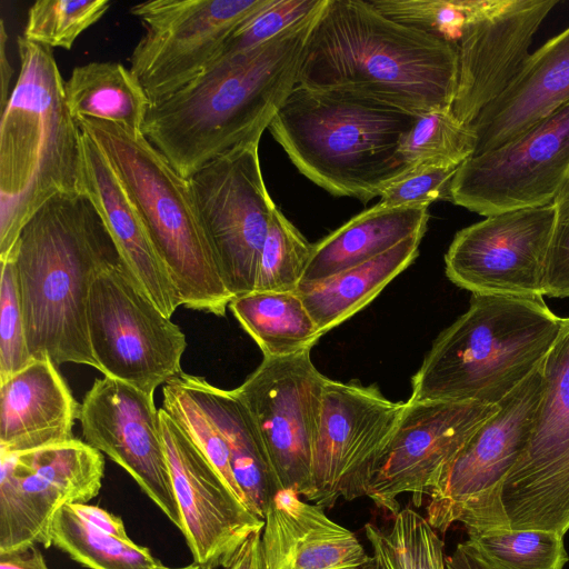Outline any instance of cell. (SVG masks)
<instances>
[{
    "label": "cell",
    "instance_id": "cell-6",
    "mask_svg": "<svg viewBox=\"0 0 569 569\" xmlns=\"http://www.w3.org/2000/svg\"><path fill=\"white\" fill-rule=\"evenodd\" d=\"M563 323L543 299L472 293L433 341L408 401L497 405L541 366Z\"/></svg>",
    "mask_w": 569,
    "mask_h": 569
},
{
    "label": "cell",
    "instance_id": "cell-14",
    "mask_svg": "<svg viewBox=\"0 0 569 569\" xmlns=\"http://www.w3.org/2000/svg\"><path fill=\"white\" fill-rule=\"evenodd\" d=\"M569 187V102L526 132L462 162L450 201L483 217L555 203Z\"/></svg>",
    "mask_w": 569,
    "mask_h": 569
},
{
    "label": "cell",
    "instance_id": "cell-32",
    "mask_svg": "<svg viewBox=\"0 0 569 569\" xmlns=\"http://www.w3.org/2000/svg\"><path fill=\"white\" fill-rule=\"evenodd\" d=\"M458 546L483 569H563V536L546 530H468Z\"/></svg>",
    "mask_w": 569,
    "mask_h": 569
},
{
    "label": "cell",
    "instance_id": "cell-15",
    "mask_svg": "<svg viewBox=\"0 0 569 569\" xmlns=\"http://www.w3.org/2000/svg\"><path fill=\"white\" fill-rule=\"evenodd\" d=\"M405 403L387 399L377 387L328 378L306 500L330 509L339 498L367 497Z\"/></svg>",
    "mask_w": 569,
    "mask_h": 569
},
{
    "label": "cell",
    "instance_id": "cell-16",
    "mask_svg": "<svg viewBox=\"0 0 569 569\" xmlns=\"http://www.w3.org/2000/svg\"><path fill=\"white\" fill-rule=\"evenodd\" d=\"M327 377L310 350L263 358L234 393L250 412L262 439L279 490L305 499L311 490V460Z\"/></svg>",
    "mask_w": 569,
    "mask_h": 569
},
{
    "label": "cell",
    "instance_id": "cell-20",
    "mask_svg": "<svg viewBox=\"0 0 569 569\" xmlns=\"http://www.w3.org/2000/svg\"><path fill=\"white\" fill-rule=\"evenodd\" d=\"M559 0H471L456 43L455 116L470 124L511 84L540 24Z\"/></svg>",
    "mask_w": 569,
    "mask_h": 569
},
{
    "label": "cell",
    "instance_id": "cell-12",
    "mask_svg": "<svg viewBox=\"0 0 569 569\" xmlns=\"http://www.w3.org/2000/svg\"><path fill=\"white\" fill-rule=\"evenodd\" d=\"M102 452L71 440L20 452L0 451V555L51 546L56 513L99 495Z\"/></svg>",
    "mask_w": 569,
    "mask_h": 569
},
{
    "label": "cell",
    "instance_id": "cell-13",
    "mask_svg": "<svg viewBox=\"0 0 569 569\" xmlns=\"http://www.w3.org/2000/svg\"><path fill=\"white\" fill-rule=\"evenodd\" d=\"M260 139L242 142L190 179L221 276L233 298L254 291L261 250L277 207L261 171Z\"/></svg>",
    "mask_w": 569,
    "mask_h": 569
},
{
    "label": "cell",
    "instance_id": "cell-40",
    "mask_svg": "<svg viewBox=\"0 0 569 569\" xmlns=\"http://www.w3.org/2000/svg\"><path fill=\"white\" fill-rule=\"evenodd\" d=\"M458 167L420 163L406 170L380 191L381 203L388 207L427 204L450 200V187Z\"/></svg>",
    "mask_w": 569,
    "mask_h": 569
},
{
    "label": "cell",
    "instance_id": "cell-29",
    "mask_svg": "<svg viewBox=\"0 0 569 569\" xmlns=\"http://www.w3.org/2000/svg\"><path fill=\"white\" fill-rule=\"evenodd\" d=\"M72 118L94 119L142 133L151 106L136 74L119 62H89L76 67L64 81Z\"/></svg>",
    "mask_w": 569,
    "mask_h": 569
},
{
    "label": "cell",
    "instance_id": "cell-43",
    "mask_svg": "<svg viewBox=\"0 0 569 569\" xmlns=\"http://www.w3.org/2000/svg\"><path fill=\"white\" fill-rule=\"evenodd\" d=\"M221 569H268L262 550L261 531L253 533L231 562Z\"/></svg>",
    "mask_w": 569,
    "mask_h": 569
},
{
    "label": "cell",
    "instance_id": "cell-23",
    "mask_svg": "<svg viewBox=\"0 0 569 569\" xmlns=\"http://www.w3.org/2000/svg\"><path fill=\"white\" fill-rule=\"evenodd\" d=\"M293 490L277 491L261 531L268 569H361L369 555L357 536Z\"/></svg>",
    "mask_w": 569,
    "mask_h": 569
},
{
    "label": "cell",
    "instance_id": "cell-30",
    "mask_svg": "<svg viewBox=\"0 0 569 569\" xmlns=\"http://www.w3.org/2000/svg\"><path fill=\"white\" fill-rule=\"evenodd\" d=\"M229 309L263 358L311 350L322 336L297 291L254 290L233 298Z\"/></svg>",
    "mask_w": 569,
    "mask_h": 569
},
{
    "label": "cell",
    "instance_id": "cell-21",
    "mask_svg": "<svg viewBox=\"0 0 569 569\" xmlns=\"http://www.w3.org/2000/svg\"><path fill=\"white\" fill-rule=\"evenodd\" d=\"M79 419L84 441L123 468L181 531L153 395L104 376L86 393Z\"/></svg>",
    "mask_w": 569,
    "mask_h": 569
},
{
    "label": "cell",
    "instance_id": "cell-17",
    "mask_svg": "<svg viewBox=\"0 0 569 569\" xmlns=\"http://www.w3.org/2000/svg\"><path fill=\"white\" fill-rule=\"evenodd\" d=\"M556 204L485 217L459 230L446 254L448 279L478 295L542 299Z\"/></svg>",
    "mask_w": 569,
    "mask_h": 569
},
{
    "label": "cell",
    "instance_id": "cell-41",
    "mask_svg": "<svg viewBox=\"0 0 569 569\" xmlns=\"http://www.w3.org/2000/svg\"><path fill=\"white\" fill-rule=\"evenodd\" d=\"M556 220L548 250L543 296L569 297V187L555 201Z\"/></svg>",
    "mask_w": 569,
    "mask_h": 569
},
{
    "label": "cell",
    "instance_id": "cell-7",
    "mask_svg": "<svg viewBox=\"0 0 569 569\" xmlns=\"http://www.w3.org/2000/svg\"><path fill=\"white\" fill-rule=\"evenodd\" d=\"M77 123L104 152L138 206L181 305L224 316L233 297L221 276L189 179L142 133L94 119Z\"/></svg>",
    "mask_w": 569,
    "mask_h": 569
},
{
    "label": "cell",
    "instance_id": "cell-37",
    "mask_svg": "<svg viewBox=\"0 0 569 569\" xmlns=\"http://www.w3.org/2000/svg\"><path fill=\"white\" fill-rule=\"evenodd\" d=\"M385 17L456 46L471 0H373Z\"/></svg>",
    "mask_w": 569,
    "mask_h": 569
},
{
    "label": "cell",
    "instance_id": "cell-47",
    "mask_svg": "<svg viewBox=\"0 0 569 569\" xmlns=\"http://www.w3.org/2000/svg\"><path fill=\"white\" fill-rule=\"evenodd\" d=\"M158 569H210L208 567H204L202 565H199L197 562H192L188 566H183V567H178V568H170V567H166L164 565L160 566Z\"/></svg>",
    "mask_w": 569,
    "mask_h": 569
},
{
    "label": "cell",
    "instance_id": "cell-4",
    "mask_svg": "<svg viewBox=\"0 0 569 569\" xmlns=\"http://www.w3.org/2000/svg\"><path fill=\"white\" fill-rule=\"evenodd\" d=\"M17 43L19 77L0 122V261L16 256L22 229L49 200L82 193V132L52 50Z\"/></svg>",
    "mask_w": 569,
    "mask_h": 569
},
{
    "label": "cell",
    "instance_id": "cell-38",
    "mask_svg": "<svg viewBox=\"0 0 569 569\" xmlns=\"http://www.w3.org/2000/svg\"><path fill=\"white\" fill-rule=\"evenodd\" d=\"M14 260L16 256L0 261V383L32 361Z\"/></svg>",
    "mask_w": 569,
    "mask_h": 569
},
{
    "label": "cell",
    "instance_id": "cell-1",
    "mask_svg": "<svg viewBox=\"0 0 569 569\" xmlns=\"http://www.w3.org/2000/svg\"><path fill=\"white\" fill-rule=\"evenodd\" d=\"M325 1L271 40L217 60L177 92L151 103L142 134L180 176L190 179L238 144L261 139L298 84L305 48Z\"/></svg>",
    "mask_w": 569,
    "mask_h": 569
},
{
    "label": "cell",
    "instance_id": "cell-39",
    "mask_svg": "<svg viewBox=\"0 0 569 569\" xmlns=\"http://www.w3.org/2000/svg\"><path fill=\"white\" fill-rule=\"evenodd\" d=\"M321 3L322 0H268L227 39L217 60L249 51L271 40Z\"/></svg>",
    "mask_w": 569,
    "mask_h": 569
},
{
    "label": "cell",
    "instance_id": "cell-24",
    "mask_svg": "<svg viewBox=\"0 0 569 569\" xmlns=\"http://www.w3.org/2000/svg\"><path fill=\"white\" fill-rule=\"evenodd\" d=\"M569 102V27L530 53L505 92L469 124L477 134L475 154L516 139Z\"/></svg>",
    "mask_w": 569,
    "mask_h": 569
},
{
    "label": "cell",
    "instance_id": "cell-10",
    "mask_svg": "<svg viewBox=\"0 0 569 569\" xmlns=\"http://www.w3.org/2000/svg\"><path fill=\"white\" fill-rule=\"evenodd\" d=\"M542 390L522 455L501 502L513 530L569 529V318L541 366Z\"/></svg>",
    "mask_w": 569,
    "mask_h": 569
},
{
    "label": "cell",
    "instance_id": "cell-3",
    "mask_svg": "<svg viewBox=\"0 0 569 569\" xmlns=\"http://www.w3.org/2000/svg\"><path fill=\"white\" fill-rule=\"evenodd\" d=\"M16 269L29 352L98 370L87 323L91 286L120 261L102 218L82 193L59 194L20 234Z\"/></svg>",
    "mask_w": 569,
    "mask_h": 569
},
{
    "label": "cell",
    "instance_id": "cell-25",
    "mask_svg": "<svg viewBox=\"0 0 569 569\" xmlns=\"http://www.w3.org/2000/svg\"><path fill=\"white\" fill-rule=\"evenodd\" d=\"M81 405L46 356L0 383V451L20 452L73 439Z\"/></svg>",
    "mask_w": 569,
    "mask_h": 569
},
{
    "label": "cell",
    "instance_id": "cell-45",
    "mask_svg": "<svg viewBox=\"0 0 569 569\" xmlns=\"http://www.w3.org/2000/svg\"><path fill=\"white\" fill-rule=\"evenodd\" d=\"M7 41L8 33L3 19L0 22V108L1 111L6 108L9 101V83L13 74V68L11 67L7 56Z\"/></svg>",
    "mask_w": 569,
    "mask_h": 569
},
{
    "label": "cell",
    "instance_id": "cell-2",
    "mask_svg": "<svg viewBox=\"0 0 569 569\" xmlns=\"http://www.w3.org/2000/svg\"><path fill=\"white\" fill-rule=\"evenodd\" d=\"M457 82L456 46L363 0L325 1L298 77L308 88L355 92L417 116L452 108Z\"/></svg>",
    "mask_w": 569,
    "mask_h": 569
},
{
    "label": "cell",
    "instance_id": "cell-34",
    "mask_svg": "<svg viewBox=\"0 0 569 569\" xmlns=\"http://www.w3.org/2000/svg\"><path fill=\"white\" fill-rule=\"evenodd\" d=\"M477 141L473 129L460 121L452 108L435 109L420 114L405 134L398 161L403 172L420 163L459 167L475 154Z\"/></svg>",
    "mask_w": 569,
    "mask_h": 569
},
{
    "label": "cell",
    "instance_id": "cell-8",
    "mask_svg": "<svg viewBox=\"0 0 569 569\" xmlns=\"http://www.w3.org/2000/svg\"><path fill=\"white\" fill-rule=\"evenodd\" d=\"M540 367L498 402L445 467L428 493L426 518L445 533L455 522L468 530L510 529L501 490L528 442L541 397Z\"/></svg>",
    "mask_w": 569,
    "mask_h": 569
},
{
    "label": "cell",
    "instance_id": "cell-27",
    "mask_svg": "<svg viewBox=\"0 0 569 569\" xmlns=\"http://www.w3.org/2000/svg\"><path fill=\"white\" fill-rule=\"evenodd\" d=\"M183 378L224 440L233 476L248 508L263 519L278 487L250 412L233 390L218 388L199 376L183 372Z\"/></svg>",
    "mask_w": 569,
    "mask_h": 569
},
{
    "label": "cell",
    "instance_id": "cell-9",
    "mask_svg": "<svg viewBox=\"0 0 569 569\" xmlns=\"http://www.w3.org/2000/svg\"><path fill=\"white\" fill-rule=\"evenodd\" d=\"M87 323L98 370L153 395L181 371L187 339L140 290L121 261L94 279Z\"/></svg>",
    "mask_w": 569,
    "mask_h": 569
},
{
    "label": "cell",
    "instance_id": "cell-26",
    "mask_svg": "<svg viewBox=\"0 0 569 569\" xmlns=\"http://www.w3.org/2000/svg\"><path fill=\"white\" fill-rule=\"evenodd\" d=\"M428 207H388L378 202L358 213L313 244L299 287L320 283L376 258L412 236L425 233Z\"/></svg>",
    "mask_w": 569,
    "mask_h": 569
},
{
    "label": "cell",
    "instance_id": "cell-35",
    "mask_svg": "<svg viewBox=\"0 0 569 569\" xmlns=\"http://www.w3.org/2000/svg\"><path fill=\"white\" fill-rule=\"evenodd\" d=\"M313 244L276 207L261 250L256 291H297Z\"/></svg>",
    "mask_w": 569,
    "mask_h": 569
},
{
    "label": "cell",
    "instance_id": "cell-33",
    "mask_svg": "<svg viewBox=\"0 0 569 569\" xmlns=\"http://www.w3.org/2000/svg\"><path fill=\"white\" fill-rule=\"evenodd\" d=\"M371 556L361 569H446L443 542L427 518L411 507L381 528L365 525Z\"/></svg>",
    "mask_w": 569,
    "mask_h": 569
},
{
    "label": "cell",
    "instance_id": "cell-5",
    "mask_svg": "<svg viewBox=\"0 0 569 569\" xmlns=\"http://www.w3.org/2000/svg\"><path fill=\"white\" fill-rule=\"evenodd\" d=\"M418 117L355 92L297 84L268 130L310 181L367 203L403 172L398 150Z\"/></svg>",
    "mask_w": 569,
    "mask_h": 569
},
{
    "label": "cell",
    "instance_id": "cell-31",
    "mask_svg": "<svg viewBox=\"0 0 569 569\" xmlns=\"http://www.w3.org/2000/svg\"><path fill=\"white\" fill-rule=\"evenodd\" d=\"M49 540L88 569H158L163 565L148 548L100 530L70 505L56 513Z\"/></svg>",
    "mask_w": 569,
    "mask_h": 569
},
{
    "label": "cell",
    "instance_id": "cell-11",
    "mask_svg": "<svg viewBox=\"0 0 569 569\" xmlns=\"http://www.w3.org/2000/svg\"><path fill=\"white\" fill-rule=\"evenodd\" d=\"M268 0H149L130 11L146 32L130 57L151 103L177 92L220 56L227 39Z\"/></svg>",
    "mask_w": 569,
    "mask_h": 569
},
{
    "label": "cell",
    "instance_id": "cell-42",
    "mask_svg": "<svg viewBox=\"0 0 569 569\" xmlns=\"http://www.w3.org/2000/svg\"><path fill=\"white\" fill-rule=\"evenodd\" d=\"M70 506L79 516L100 530L121 539H130L120 517L89 502L71 503Z\"/></svg>",
    "mask_w": 569,
    "mask_h": 569
},
{
    "label": "cell",
    "instance_id": "cell-22",
    "mask_svg": "<svg viewBox=\"0 0 569 569\" xmlns=\"http://www.w3.org/2000/svg\"><path fill=\"white\" fill-rule=\"evenodd\" d=\"M81 132V192L102 218L131 278L170 318L182 306L181 300L143 217L104 152L89 134Z\"/></svg>",
    "mask_w": 569,
    "mask_h": 569
},
{
    "label": "cell",
    "instance_id": "cell-44",
    "mask_svg": "<svg viewBox=\"0 0 569 569\" xmlns=\"http://www.w3.org/2000/svg\"><path fill=\"white\" fill-rule=\"evenodd\" d=\"M0 569H49L37 546L23 552L0 555Z\"/></svg>",
    "mask_w": 569,
    "mask_h": 569
},
{
    "label": "cell",
    "instance_id": "cell-46",
    "mask_svg": "<svg viewBox=\"0 0 569 569\" xmlns=\"http://www.w3.org/2000/svg\"><path fill=\"white\" fill-rule=\"evenodd\" d=\"M446 569H483L458 545L455 551L446 557Z\"/></svg>",
    "mask_w": 569,
    "mask_h": 569
},
{
    "label": "cell",
    "instance_id": "cell-18",
    "mask_svg": "<svg viewBox=\"0 0 569 569\" xmlns=\"http://www.w3.org/2000/svg\"><path fill=\"white\" fill-rule=\"evenodd\" d=\"M498 408L476 401H406L367 497L393 517L402 493L420 507L445 467Z\"/></svg>",
    "mask_w": 569,
    "mask_h": 569
},
{
    "label": "cell",
    "instance_id": "cell-28",
    "mask_svg": "<svg viewBox=\"0 0 569 569\" xmlns=\"http://www.w3.org/2000/svg\"><path fill=\"white\" fill-rule=\"evenodd\" d=\"M425 233L412 236L367 262L320 283L299 287L318 330L323 336L369 305L418 257Z\"/></svg>",
    "mask_w": 569,
    "mask_h": 569
},
{
    "label": "cell",
    "instance_id": "cell-36",
    "mask_svg": "<svg viewBox=\"0 0 569 569\" xmlns=\"http://www.w3.org/2000/svg\"><path fill=\"white\" fill-rule=\"evenodd\" d=\"M109 0H39L28 11L23 38L49 48L70 50L77 38L98 22Z\"/></svg>",
    "mask_w": 569,
    "mask_h": 569
},
{
    "label": "cell",
    "instance_id": "cell-19",
    "mask_svg": "<svg viewBox=\"0 0 569 569\" xmlns=\"http://www.w3.org/2000/svg\"><path fill=\"white\" fill-rule=\"evenodd\" d=\"M160 426L182 535L193 561L210 569L231 562L264 520L230 489L218 470L162 408Z\"/></svg>",
    "mask_w": 569,
    "mask_h": 569
}]
</instances>
